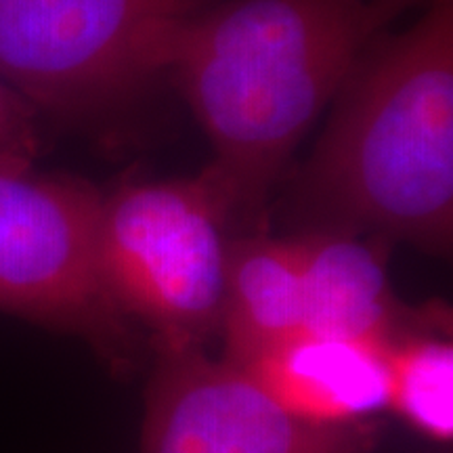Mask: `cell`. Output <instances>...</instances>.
<instances>
[{
	"mask_svg": "<svg viewBox=\"0 0 453 453\" xmlns=\"http://www.w3.org/2000/svg\"><path fill=\"white\" fill-rule=\"evenodd\" d=\"M422 0H214L168 44L166 78L208 143L231 225L263 231L271 194L357 59Z\"/></svg>",
	"mask_w": 453,
	"mask_h": 453,
	"instance_id": "6da1fadb",
	"label": "cell"
},
{
	"mask_svg": "<svg viewBox=\"0 0 453 453\" xmlns=\"http://www.w3.org/2000/svg\"><path fill=\"white\" fill-rule=\"evenodd\" d=\"M307 162L288 173L298 231L405 242L445 257L453 237V0L367 44Z\"/></svg>",
	"mask_w": 453,
	"mask_h": 453,
	"instance_id": "7a4b0ae2",
	"label": "cell"
},
{
	"mask_svg": "<svg viewBox=\"0 0 453 453\" xmlns=\"http://www.w3.org/2000/svg\"><path fill=\"white\" fill-rule=\"evenodd\" d=\"M214 0H0V81L38 116L122 139L168 84L174 32Z\"/></svg>",
	"mask_w": 453,
	"mask_h": 453,
	"instance_id": "3957f363",
	"label": "cell"
},
{
	"mask_svg": "<svg viewBox=\"0 0 453 453\" xmlns=\"http://www.w3.org/2000/svg\"><path fill=\"white\" fill-rule=\"evenodd\" d=\"M229 220L202 174L124 180L104 191L97 265L107 296L160 350L202 349L220 327Z\"/></svg>",
	"mask_w": 453,
	"mask_h": 453,
	"instance_id": "277c9868",
	"label": "cell"
},
{
	"mask_svg": "<svg viewBox=\"0 0 453 453\" xmlns=\"http://www.w3.org/2000/svg\"><path fill=\"white\" fill-rule=\"evenodd\" d=\"M34 154L0 147V313L122 359L128 319L107 296L97 265L104 191L72 174L42 173Z\"/></svg>",
	"mask_w": 453,
	"mask_h": 453,
	"instance_id": "5b68a950",
	"label": "cell"
},
{
	"mask_svg": "<svg viewBox=\"0 0 453 453\" xmlns=\"http://www.w3.org/2000/svg\"><path fill=\"white\" fill-rule=\"evenodd\" d=\"M372 424H315L288 411L246 367L202 349L162 350L141 453H372Z\"/></svg>",
	"mask_w": 453,
	"mask_h": 453,
	"instance_id": "8992f818",
	"label": "cell"
},
{
	"mask_svg": "<svg viewBox=\"0 0 453 453\" xmlns=\"http://www.w3.org/2000/svg\"><path fill=\"white\" fill-rule=\"evenodd\" d=\"M388 347L390 342L300 334L246 370L303 420L365 422L388 407Z\"/></svg>",
	"mask_w": 453,
	"mask_h": 453,
	"instance_id": "52a82bcc",
	"label": "cell"
},
{
	"mask_svg": "<svg viewBox=\"0 0 453 453\" xmlns=\"http://www.w3.org/2000/svg\"><path fill=\"white\" fill-rule=\"evenodd\" d=\"M304 294V334L393 342L401 304L387 275L388 242L347 231L292 234Z\"/></svg>",
	"mask_w": 453,
	"mask_h": 453,
	"instance_id": "ba28073f",
	"label": "cell"
},
{
	"mask_svg": "<svg viewBox=\"0 0 453 453\" xmlns=\"http://www.w3.org/2000/svg\"><path fill=\"white\" fill-rule=\"evenodd\" d=\"M220 332L223 359L248 367L304 334L303 271L292 235L231 237Z\"/></svg>",
	"mask_w": 453,
	"mask_h": 453,
	"instance_id": "9c48e42d",
	"label": "cell"
},
{
	"mask_svg": "<svg viewBox=\"0 0 453 453\" xmlns=\"http://www.w3.org/2000/svg\"><path fill=\"white\" fill-rule=\"evenodd\" d=\"M388 407L430 439L453 437V349L445 338L405 336L388 347Z\"/></svg>",
	"mask_w": 453,
	"mask_h": 453,
	"instance_id": "30bf717a",
	"label": "cell"
},
{
	"mask_svg": "<svg viewBox=\"0 0 453 453\" xmlns=\"http://www.w3.org/2000/svg\"><path fill=\"white\" fill-rule=\"evenodd\" d=\"M38 113L0 81V147L38 150Z\"/></svg>",
	"mask_w": 453,
	"mask_h": 453,
	"instance_id": "8fae6325",
	"label": "cell"
},
{
	"mask_svg": "<svg viewBox=\"0 0 453 453\" xmlns=\"http://www.w3.org/2000/svg\"><path fill=\"white\" fill-rule=\"evenodd\" d=\"M422 3H428V0H422Z\"/></svg>",
	"mask_w": 453,
	"mask_h": 453,
	"instance_id": "7c38bea8",
	"label": "cell"
}]
</instances>
